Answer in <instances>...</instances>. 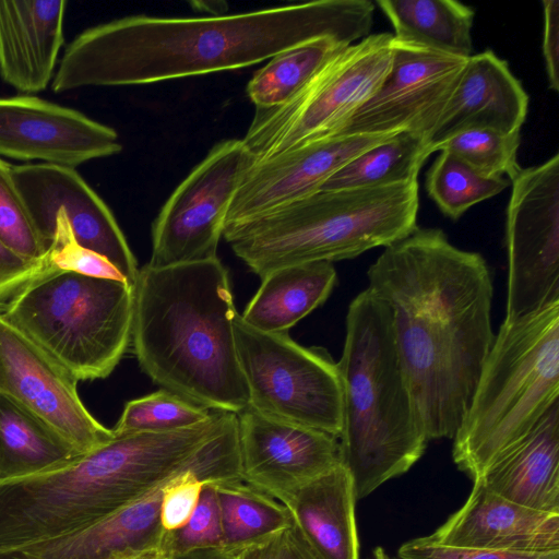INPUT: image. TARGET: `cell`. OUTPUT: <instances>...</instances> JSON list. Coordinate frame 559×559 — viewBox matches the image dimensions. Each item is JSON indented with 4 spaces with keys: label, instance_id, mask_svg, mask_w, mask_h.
Segmentation results:
<instances>
[{
    "label": "cell",
    "instance_id": "6da1fadb",
    "mask_svg": "<svg viewBox=\"0 0 559 559\" xmlns=\"http://www.w3.org/2000/svg\"><path fill=\"white\" fill-rule=\"evenodd\" d=\"M390 311L399 355L428 441L453 439L492 345V277L484 257L417 228L367 272Z\"/></svg>",
    "mask_w": 559,
    "mask_h": 559
},
{
    "label": "cell",
    "instance_id": "7a4b0ae2",
    "mask_svg": "<svg viewBox=\"0 0 559 559\" xmlns=\"http://www.w3.org/2000/svg\"><path fill=\"white\" fill-rule=\"evenodd\" d=\"M373 12L369 0H318L229 15H130L80 33L66 47L51 90L140 85L230 71L319 37L349 46L369 35Z\"/></svg>",
    "mask_w": 559,
    "mask_h": 559
},
{
    "label": "cell",
    "instance_id": "3957f363",
    "mask_svg": "<svg viewBox=\"0 0 559 559\" xmlns=\"http://www.w3.org/2000/svg\"><path fill=\"white\" fill-rule=\"evenodd\" d=\"M131 344L142 370L191 403L238 414L249 406L235 340L227 269L205 261L139 269Z\"/></svg>",
    "mask_w": 559,
    "mask_h": 559
},
{
    "label": "cell",
    "instance_id": "277c9868",
    "mask_svg": "<svg viewBox=\"0 0 559 559\" xmlns=\"http://www.w3.org/2000/svg\"><path fill=\"white\" fill-rule=\"evenodd\" d=\"M343 427L341 463L356 499L407 472L428 439L392 329L388 305L369 288L349 304L341 359Z\"/></svg>",
    "mask_w": 559,
    "mask_h": 559
},
{
    "label": "cell",
    "instance_id": "5b68a950",
    "mask_svg": "<svg viewBox=\"0 0 559 559\" xmlns=\"http://www.w3.org/2000/svg\"><path fill=\"white\" fill-rule=\"evenodd\" d=\"M418 180L394 186L319 190L258 218L227 226L223 237L260 278L296 264L353 259L414 233Z\"/></svg>",
    "mask_w": 559,
    "mask_h": 559
},
{
    "label": "cell",
    "instance_id": "8992f818",
    "mask_svg": "<svg viewBox=\"0 0 559 559\" xmlns=\"http://www.w3.org/2000/svg\"><path fill=\"white\" fill-rule=\"evenodd\" d=\"M168 473L150 438L115 435L60 468L0 481V552L92 525L148 492Z\"/></svg>",
    "mask_w": 559,
    "mask_h": 559
},
{
    "label": "cell",
    "instance_id": "52a82bcc",
    "mask_svg": "<svg viewBox=\"0 0 559 559\" xmlns=\"http://www.w3.org/2000/svg\"><path fill=\"white\" fill-rule=\"evenodd\" d=\"M559 402V301L502 322L467 412L453 461L474 479L523 439Z\"/></svg>",
    "mask_w": 559,
    "mask_h": 559
},
{
    "label": "cell",
    "instance_id": "ba28073f",
    "mask_svg": "<svg viewBox=\"0 0 559 559\" xmlns=\"http://www.w3.org/2000/svg\"><path fill=\"white\" fill-rule=\"evenodd\" d=\"M133 305L124 281L45 269L0 313L78 380H94L131 344Z\"/></svg>",
    "mask_w": 559,
    "mask_h": 559
},
{
    "label": "cell",
    "instance_id": "9c48e42d",
    "mask_svg": "<svg viewBox=\"0 0 559 559\" xmlns=\"http://www.w3.org/2000/svg\"><path fill=\"white\" fill-rule=\"evenodd\" d=\"M393 40L390 33L368 35L332 58L284 105L255 109L241 139L255 163L334 135L388 74Z\"/></svg>",
    "mask_w": 559,
    "mask_h": 559
},
{
    "label": "cell",
    "instance_id": "30bf717a",
    "mask_svg": "<svg viewBox=\"0 0 559 559\" xmlns=\"http://www.w3.org/2000/svg\"><path fill=\"white\" fill-rule=\"evenodd\" d=\"M233 330L249 407L340 438L343 386L337 364L329 353L304 347L288 333L257 330L239 313Z\"/></svg>",
    "mask_w": 559,
    "mask_h": 559
},
{
    "label": "cell",
    "instance_id": "8fae6325",
    "mask_svg": "<svg viewBox=\"0 0 559 559\" xmlns=\"http://www.w3.org/2000/svg\"><path fill=\"white\" fill-rule=\"evenodd\" d=\"M504 322L559 301V154L511 179Z\"/></svg>",
    "mask_w": 559,
    "mask_h": 559
},
{
    "label": "cell",
    "instance_id": "7c38bea8",
    "mask_svg": "<svg viewBox=\"0 0 559 559\" xmlns=\"http://www.w3.org/2000/svg\"><path fill=\"white\" fill-rule=\"evenodd\" d=\"M254 163L242 140L216 143L156 216L147 264L166 267L216 258L229 206Z\"/></svg>",
    "mask_w": 559,
    "mask_h": 559
},
{
    "label": "cell",
    "instance_id": "4fadbf2b",
    "mask_svg": "<svg viewBox=\"0 0 559 559\" xmlns=\"http://www.w3.org/2000/svg\"><path fill=\"white\" fill-rule=\"evenodd\" d=\"M466 60L394 37L388 74L334 135L408 131L429 143Z\"/></svg>",
    "mask_w": 559,
    "mask_h": 559
},
{
    "label": "cell",
    "instance_id": "5bb4252c",
    "mask_svg": "<svg viewBox=\"0 0 559 559\" xmlns=\"http://www.w3.org/2000/svg\"><path fill=\"white\" fill-rule=\"evenodd\" d=\"M78 379L0 313V393L62 436L80 454L115 438L82 403Z\"/></svg>",
    "mask_w": 559,
    "mask_h": 559
},
{
    "label": "cell",
    "instance_id": "9a60e30c",
    "mask_svg": "<svg viewBox=\"0 0 559 559\" xmlns=\"http://www.w3.org/2000/svg\"><path fill=\"white\" fill-rule=\"evenodd\" d=\"M12 176L47 249L60 212L76 242L107 259L134 287L138 262L122 230L106 203L74 168L43 163L12 165Z\"/></svg>",
    "mask_w": 559,
    "mask_h": 559
},
{
    "label": "cell",
    "instance_id": "2e32d148",
    "mask_svg": "<svg viewBox=\"0 0 559 559\" xmlns=\"http://www.w3.org/2000/svg\"><path fill=\"white\" fill-rule=\"evenodd\" d=\"M240 477L284 503L311 479L341 464L338 438L265 416L237 414Z\"/></svg>",
    "mask_w": 559,
    "mask_h": 559
},
{
    "label": "cell",
    "instance_id": "e0dca14e",
    "mask_svg": "<svg viewBox=\"0 0 559 559\" xmlns=\"http://www.w3.org/2000/svg\"><path fill=\"white\" fill-rule=\"evenodd\" d=\"M115 129L32 95L0 97V156L74 168L120 153Z\"/></svg>",
    "mask_w": 559,
    "mask_h": 559
},
{
    "label": "cell",
    "instance_id": "ac0fdd59",
    "mask_svg": "<svg viewBox=\"0 0 559 559\" xmlns=\"http://www.w3.org/2000/svg\"><path fill=\"white\" fill-rule=\"evenodd\" d=\"M395 134L328 136L254 163L229 206L225 227L258 218L316 193L356 156Z\"/></svg>",
    "mask_w": 559,
    "mask_h": 559
},
{
    "label": "cell",
    "instance_id": "d6986e66",
    "mask_svg": "<svg viewBox=\"0 0 559 559\" xmlns=\"http://www.w3.org/2000/svg\"><path fill=\"white\" fill-rule=\"evenodd\" d=\"M428 537L454 547L559 551V513L507 500L475 479L466 502Z\"/></svg>",
    "mask_w": 559,
    "mask_h": 559
},
{
    "label": "cell",
    "instance_id": "ffe728a7",
    "mask_svg": "<svg viewBox=\"0 0 559 559\" xmlns=\"http://www.w3.org/2000/svg\"><path fill=\"white\" fill-rule=\"evenodd\" d=\"M527 109V93L506 60L490 49L472 55L429 138L430 151L468 130L518 132Z\"/></svg>",
    "mask_w": 559,
    "mask_h": 559
},
{
    "label": "cell",
    "instance_id": "44dd1931",
    "mask_svg": "<svg viewBox=\"0 0 559 559\" xmlns=\"http://www.w3.org/2000/svg\"><path fill=\"white\" fill-rule=\"evenodd\" d=\"M66 0H0V76L23 93L46 90L64 43Z\"/></svg>",
    "mask_w": 559,
    "mask_h": 559
},
{
    "label": "cell",
    "instance_id": "7402d4cb",
    "mask_svg": "<svg viewBox=\"0 0 559 559\" xmlns=\"http://www.w3.org/2000/svg\"><path fill=\"white\" fill-rule=\"evenodd\" d=\"M353 478L341 463L299 487L283 503L314 559H359Z\"/></svg>",
    "mask_w": 559,
    "mask_h": 559
},
{
    "label": "cell",
    "instance_id": "603a6c76",
    "mask_svg": "<svg viewBox=\"0 0 559 559\" xmlns=\"http://www.w3.org/2000/svg\"><path fill=\"white\" fill-rule=\"evenodd\" d=\"M476 479L507 500L559 513V402Z\"/></svg>",
    "mask_w": 559,
    "mask_h": 559
},
{
    "label": "cell",
    "instance_id": "cb8c5ba5",
    "mask_svg": "<svg viewBox=\"0 0 559 559\" xmlns=\"http://www.w3.org/2000/svg\"><path fill=\"white\" fill-rule=\"evenodd\" d=\"M261 281L240 317L257 330L287 333L328 299L337 275L331 262H310L274 270Z\"/></svg>",
    "mask_w": 559,
    "mask_h": 559
},
{
    "label": "cell",
    "instance_id": "d4e9b609",
    "mask_svg": "<svg viewBox=\"0 0 559 559\" xmlns=\"http://www.w3.org/2000/svg\"><path fill=\"white\" fill-rule=\"evenodd\" d=\"M80 455L55 429L0 393V481L50 472Z\"/></svg>",
    "mask_w": 559,
    "mask_h": 559
},
{
    "label": "cell",
    "instance_id": "484cf974",
    "mask_svg": "<svg viewBox=\"0 0 559 559\" xmlns=\"http://www.w3.org/2000/svg\"><path fill=\"white\" fill-rule=\"evenodd\" d=\"M394 37L445 53H473V8L454 0H379Z\"/></svg>",
    "mask_w": 559,
    "mask_h": 559
},
{
    "label": "cell",
    "instance_id": "4316f807",
    "mask_svg": "<svg viewBox=\"0 0 559 559\" xmlns=\"http://www.w3.org/2000/svg\"><path fill=\"white\" fill-rule=\"evenodd\" d=\"M428 141L403 131L362 152L337 170L320 190L361 189L417 181L431 155Z\"/></svg>",
    "mask_w": 559,
    "mask_h": 559
},
{
    "label": "cell",
    "instance_id": "83f0119b",
    "mask_svg": "<svg viewBox=\"0 0 559 559\" xmlns=\"http://www.w3.org/2000/svg\"><path fill=\"white\" fill-rule=\"evenodd\" d=\"M226 552L274 535L292 523L287 508L241 478L215 483Z\"/></svg>",
    "mask_w": 559,
    "mask_h": 559
},
{
    "label": "cell",
    "instance_id": "f1b7e54d",
    "mask_svg": "<svg viewBox=\"0 0 559 559\" xmlns=\"http://www.w3.org/2000/svg\"><path fill=\"white\" fill-rule=\"evenodd\" d=\"M347 46L319 37L278 52L253 74L247 85L249 98L259 110L284 105Z\"/></svg>",
    "mask_w": 559,
    "mask_h": 559
},
{
    "label": "cell",
    "instance_id": "f546056e",
    "mask_svg": "<svg viewBox=\"0 0 559 559\" xmlns=\"http://www.w3.org/2000/svg\"><path fill=\"white\" fill-rule=\"evenodd\" d=\"M439 152L427 173L426 190L451 219H459L473 205L499 194L509 186L504 177H486L448 151Z\"/></svg>",
    "mask_w": 559,
    "mask_h": 559
},
{
    "label": "cell",
    "instance_id": "4dcf8cb0",
    "mask_svg": "<svg viewBox=\"0 0 559 559\" xmlns=\"http://www.w3.org/2000/svg\"><path fill=\"white\" fill-rule=\"evenodd\" d=\"M213 412L162 389L129 401L112 431L120 436L178 430L205 421Z\"/></svg>",
    "mask_w": 559,
    "mask_h": 559
},
{
    "label": "cell",
    "instance_id": "1f68e13d",
    "mask_svg": "<svg viewBox=\"0 0 559 559\" xmlns=\"http://www.w3.org/2000/svg\"><path fill=\"white\" fill-rule=\"evenodd\" d=\"M520 143V131L503 133L476 129L450 138L438 145L435 152L448 151L486 177L507 175L511 180L521 169L518 163Z\"/></svg>",
    "mask_w": 559,
    "mask_h": 559
},
{
    "label": "cell",
    "instance_id": "d6a6232c",
    "mask_svg": "<svg viewBox=\"0 0 559 559\" xmlns=\"http://www.w3.org/2000/svg\"><path fill=\"white\" fill-rule=\"evenodd\" d=\"M0 240L14 253L46 262L48 249L40 238L12 176V165L0 157Z\"/></svg>",
    "mask_w": 559,
    "mask_h": 559
},
{
    "label": "cell",
    "instance_id": "836d02e7",
    "mask_svg": "<svg viewBox=\"0 0 559 559\" xmlns=\"http://www.w3.org/2000/svg\"><path fill=\"white\" fill-rule=\"evenodd\" d=\"M216 481L204 485L198 506L189 521L180 528L166 532L160 548L169 556L222 548L223 534Z\"/></svg>",
    "mask_w": 559,
    "mask_h": 559
},
{
    "label": "cell",
    "instance_id": "e575fe53",
    "mask_svg": "<svg viewBox=\"0 0 559 559\" xmlns=\"http://www.w3.org/2000/svg\"><path fill=\"white\" fill-rule=\"evenodd\" d=\"M47 264V269L124 281L107 259L76 242L66 216L60 212L55 217V233L48 249Z\"/></svg>",
    "mask_w": 559,
    "mask_h": 559
},
{
    "label": "cell",
    "instance_id": "d590c367",
    "mask_svg": "<svg viewBox=\"0 0 559 559\" xmlns=\"http://www.w3.org/2000/svg\"><path fill=\"white\" fill-rule=\"evenodd\" d=\"M228 478L205 469H193L174 477L164 488L160 524L165 532L182 527L193 514L204 485Z\"/></svg>",
    "mask_w": 559,
    "mask_h": 559
},
{
    "label": "cell",
    "instance_id": "8d00e7d4",
    "mask_svg": "<svg viewBox=\"0 0 559 559\" xmlns=\"http://www.w3.org/2000/svg\"><path fill=\"white\" fill-rule=\"evenodd\" d=\"M401 559H559V551L520 552L454 547L428 536L412 539L399 549Z\"/></svg>",
    "mask_w": 559,
    "mask_h": 559
},
{
    "label": "cell",
    "instance_id": "74e56055",
    "mask_svg": "<svg viewBox=\"0 0 559 559\" xmlns=\"http://www.w3.org/2000/svg\"><path fill=\"white\" fill-rule=\"evenodd\" d=\"M229 554L231 559H314L293 524L288 528Z\"/></svg>",
    "mask_w": 559,
    "mask_h": 559
},
{
    "label": "cell",
    "instance_id": "f35d334b",
    "mask_svg": "<svg viewBox=\"0 0 559 559\" xmlns=\"http://www.w3.org/2000/svg\"><path fill=\"white\" fill-rule=\"evenodd\" d=\"M46 267V262L24 259L0 240V309Z\"/></svg>",
    "mask_w": 559,
    "mask_h": 559
},
{
    "label": "cell",
    "instance_id": "ab89813d",
    "mask_svg": "<svg viewBox=\"0 0 559 559\" xmlns=\"http://www.w3.org/2000/svg\"><path fill=\"white\" fill-rule=\"evenodd\" d=\"M543 56L549 88L559 91V1L544 0Z\"/></svg>",
    "mask_w": 559,
    "mask_h": 559
},
{
    "label": "cell",
    "instance_id": "60d3db41",
    "mask_svg": "<svg viewBox=\"0 0 559 559\" xmlns=\"http://www.w3.org/2000/svg\"><path fill=\"white\" fill-rule=\"evenodd\" d=\"M133 559H231V556L222 548L201 549L179 556H169L162 548H157Z\"/></svg>",
    "mask_w": 559,
    "mask_h": 559
},
{
    "label": "cell",
    "instance_id": "b9f144b4",
    "mask_svg": "<svg viewBox=\"0 0 559 559\" xmlns=\"http://www.w3.org/2000/svg\"><path fill=\"white\" fill-rule=\"evenodd\" d=\"M370 559H394L391 558L381 547H377L373 550L372 558Z\"/></svg>",
    "mask_w": 559,
    "mask_h": 559
}]
</instances>
